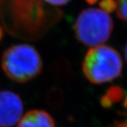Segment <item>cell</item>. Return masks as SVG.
Segmentation results:
<instances>
[{
  "label": "cell",
  "mask_w": 127,
  "mask_h": 127,
  "mask_svg": "<svg viewBox=\"0 0 127 127\" xmlns=\"http://www.w3.org/2000/svg\"><path fill=\"white\" fill-rule=\"evenodd\" d=\"M2 70L8 77L24 83L38 76L42 70V61L38 51L27 44L8 48L2 59Z\"/></svg>",
  "instance_id": "6da1fadb"
},
{
  "label": "cell",
  "mask_w": 127,
  "mask_h": 127,
  "mask_svg": "<svg viewBox=\"0 0 127 127\" xmlns=\"http://www.w3.org/2000/svg\"><path fill=\"white\" fill-rule=\"evenodd\" d=\"M123 61L120 53L106 45L90 48L84 59L82 70L90 83L101 84L120 77Z\"/></svg>",
  "instance_id": "7a4b0ae2"
},
{
  "label": "cell",
  "mask_w": 127,
  "mask_h": 127,
  "mask_svg": "<svg viewBox=\"0 0 127 127\" xmlns=\"http://www.w3.org/2000/svg\"><path fill=\"white\" fill-rule=\"evenodd\" d=\"M113 22L106 12L101 8H89L83 10L74 23L77 40L88 47H96L110 38Z\"/></svg>",
  "instance_id": "3957f363"
},
{
  "label": "cell",
  "mask_w": 127,
  "mask_h": 127,
  "mask_svg": "<svg viewBox=\"0 0 127 127\" xmlns=\"http://www.w3.org/2000/svg\"><path fill=\"white\" fill-rule=\"evenodd\" d=\"M23 103L19 96L10 90L0 91V127H12L22 117Z\"/></svg>",
  "instance_id": "277c9868"
},
{
  "label": "cell",
  "mask_w": 127,
  "mask_h": 127,
  "mask_svg": "<svg viewBox=\"0 0 127 127\" xmlns=\"http://www.w3.org/2000/svg\"><path fill=\"white\" fill-rule=\"evenodd\" d=\"M18 127H55L49 113L44 110H34L22 116Z\"/></svg>",
  "instance_id": "5b68a950"
},
{
  "label": "cell",
  "mask_w": 127,
  "mask_h": 127,
  "mask_svg": "<svg viewBox=\"0 0 127 127\" xmlns=\"http://www.w3.org/2000/svg\"><path fill=\"white\" fill-rule=\"evenodd\" d=\"M116 12L120 19L127 22V0H115Z\"/></svg>",
  "instance_id": "8992f818"
},
{
  "label": "cell",
  "mask_w": 127,
  "mask_h": 127,
  "mask_svg": "<svg viewBox=\"0 0 127 127\" xmlns=\"http://www.w3.org/2000/svg\"><path fill=\"white\" fill-rule=\"evenodd\" d=\"M99 5L102 10L108 12H111L116 10L115 0H101L99 2Z\"/></svg>",
  "instance_id": "52a82bcc"
},
{
  "label": "cell",
  "mask_w": 127,
  "mask_h": 127,
  "mask_svg": "<svg viewBox=\"0 0 127 127\" xmlns=\"http://www.w3.org/2000/svg\"><path fill=\"white\" fill-rule=\"evenodd\" d=\"M52 5H63L69 2L70 0H44Z\"/></svg>",
  "instance_id": "ba28073f"
},
{
  "label": "cell",
  "mask_w": 127,
  "mask_h": 127,
  "mask_svg": "<svg viewBox=\"0 0 127 127\" xmlns=\"http://www.w3.org/2000/svg\"><path fill=\"white\" fill-rule=\"evenodd\" d=\"M125 56H126V60L127 61V44H126V48H125Z\"/></svg>",
  "instance_id": "9c48e42d"
},
{
  "label": "cell",
  "mask_w": 127,
  "mask_h": 127,
  "mask_svg": "<svg viewBox=\"0 0 127 127\" xmlns=\"http://www.w3.org/2000/svg\"><path fill=\"white\" fill-rule=\"evenodd\" d=\"M88 2V3H90V4H94V2H96L97 0H87Z\"/></svg>",
  "instance_id": "30bf717a"
},
{
  "label": "cell",
  "mask_w": 127,
  "mask_h": 127,
  "mask_svg": "<svg viewBox=\"0 0 127 127\" xmlns=\"http://www.w3.org/2000/svg\"><path fill=\"white\" fill-rule=\"evenodd\" d=\"M2 29L0 28V38H2Z\"/></svg>",
  "instance_id": "8fae6325"
}]
</instances>
